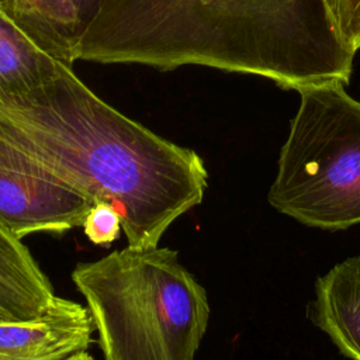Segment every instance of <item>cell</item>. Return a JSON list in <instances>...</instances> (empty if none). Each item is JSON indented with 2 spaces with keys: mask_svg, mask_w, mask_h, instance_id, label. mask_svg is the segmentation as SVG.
I'll use <instances>...</instances> for the list:
<instances>
[{
  "mask_svg": "<svg viewBox=\"0 0 360 360\" xmlns=\"http://www.w3.org/2000/svg\"><path fill=\"white\" fill-rule=\"evenodd\" d=\"M0 135L93 204L110 202L135 249L158 246L208 186L195 150L107 104L65 62L38 89L0 98Z\"/></svg>",
  "mask_w": 360,
  "mask_h": 360,
  "instance_id": "cell-1",
  "label": "cell"
},
{
  "mask_svg": "<svg viewBox=\"0 0 360 360\" xmlns=\"http://www.w3.org/2000/svg\"><path fill=\"white\" fill-rule=\"evenodd\" d=\"M353 59L323 0H104L72 52L73 63L198 65L292 90L347 84Z\"/></svg>",
  "mask_w": 360,
  "mask_h": 360,
  "instance_id": "cell-2",
  "label": "cell"
},
{
  "mask_svg": "<svg viewBox=\"0 0 360 360\" xmlns=\"http://www.w3.org/2000/svg\"><path fill=\"white\" fill-rule=\"evenodd\" d=\"M104 360H194L210 321L205 288L170 248L127 246L79 263Z\"/></svg>",
  "mask_w": 360,
  "mask_h": 360,
  "instance_id": "cell-3",
  "label": "cell"
},
{
  "mask_svg": "<svg viewBox=\"0 0 360 360\" xmlns=\"http://www.w3.org/2000/svg\"><path fill=\"white\" fill-rule=\"evenodd\" d=\"M342 82L298 89L300 104L280 149L267 200L311 228L360 224V101Z\"/></svg>",
  "mask_w": 360,
  "mask_h": 360,
  "instance_id": "cell-4",
  "label": "cell"
},
{
  "mask_svg": "<svg viewBox=\"0 0 360 360\" xmlns=\"http://www.w3.org/2000/svg\"><path fill=\"white\" fill-rule=\"evenodd\" d=\"M94 204L0 135V222L22 239L82 226Z\"/></svg>",
  "mask_w": 360,
  "mask_h": 360,
  "instance_id": "cell-5",
  "label": "cell"
},
{
  "mask_svg": "<svg viewBox=\"0 0 360 360\" xmlns=\"http://www.w3.org/2000/svg\"><path fill=\"white\" fill-rule=\"evenodd\" d=\"M93 329L89 308L55 295L37 318L0 321V360H63L89 347Z\"/></svg>",
  "mask_w": 360,
  "mask_h": 360,
  "instance_id": "cell-6",
  "label": "cell"
},
{
  "mask_svg": "<svg viewBox=\"0 0 360 360\" xmlns=\"http://www.w3.org/2000/svg\"><path fill=\"white\" fill-rule=\"evenodd\" d=\"M308 314L343 356L360 360V255L318 277Z\"/></svg>",
  "mask_w": 360,
  "mask_h": 360,
  "instance_id": "cell-7",
  "label": "cell"
},
{
  "mask_svg": "<svg viewBox=\"0 0 360 360\" xmlns=\"http://www.w3.org/2000/svg\"><path fill=\"white\" fill-rule=\"evenodd\" d=\"M53 298V287L30 249L0 222V318H37L49 308Z\"/></svg>",
  "mask_w": 360,
  "mask_h": 360,
  "instance_id": "cell-8",
  "label": "cell"
},
{
  "mask_svg": "<svg viewBox=\"0 0 360 360\" xmlns=\"http://www.w3.org/2000/svg\"><path fill=\"white\" fill-rule=\"evenodd\" d=\"M60 62L0 1V98L45 84L55 76Z\"/></svg>",
  "mask_w": 360,
  "mask_h": 360,
  "instance_id": "cell-9",
  "label": "cell"
},
{
  "mask_svg": "<svg viewBox=\"0 0 360 360\" xmlns=\"http://www.w3.org/2000/svg\"><path fill=\"white\" fill-rule=\"evenodd\" d=\"M104 0H30L32 34L56 58L73 66L72 52Z\"/></svg>",
  "mask_w": 360,
  "mask_h": 360,
  "instance_id": "cell-10",
  "label": "cell"
},
{
  "mask_svg": "<svg viewBox=\"0 0 360 360\" xmlns=\"http://www.w3.org/2000/svg\"><path fill=\"white\" fill-rule=\"evenodd\" d=\"M340 42L356 55L360 49V0H323Z\"/></svg>",
  "mask_w": 360,
  "mask_h": 360,
  "instance_id": "cell-11",
  "label": "cell"
},
{
  "mask_svg": "<svg viewBox=\"0 0 360 360\" xmlns=\"http://www.w3.org/2000/svg\"><path fill=\"white\" fill-rule=\"evenodd\" d=\"M89 240L98 246H110L122 231V218L110 202H96L82 225Z\"/></svg>",
  "mask_w": 360,
  "mask_h": 360,
  "instance_id": "cell-12",
  "label": "cell"
},
{
  "mask_svg": "<svg viewBox=\"0 0 360 360\" xmlns=\"http://www.w3.org/2000/svg\"><path fill=\"white\" fill-rule=\"evenodd\" d=\"M0 1L7 8V11L32 34V14H31L30 0H0Z\"/></svg>",
  "mask_w": 360,
  "mask_h": 360,
  "instance_id": "cell-13",
  "label": "cell"
},
{
  "mask_svg": "<svg viewBox=\"0 0 360 360\" xmlns=\"http://www.w3.org/2000/svg\"><path fill=\"white\" fill-rule=\"evenodd\" d=\"M63 360H94V359L91 357V354H89V353L84 350V352L75 353V354H72V356H69V357H66V359H63Z\"/></svg>",
  "mask_w": 360,
  "mask_h": 360,
  "instance_id": "cell-14",
  "label": "cell"
},
{
  "mask_svg": "<svg viewBox=\"0 0 360 360\" xmlns=\"http://www.w3.org/2000/svg\"><path fill=\"white\" fill-rule=\"evenodd\" d=\"M0 321H4V319H1V318H0Z\"/></svg>",
  "mask_w": 360,
  "mask_h": 360,
  "instance_id": "cell-15",
  "label": "cell"
}]
</instances>
